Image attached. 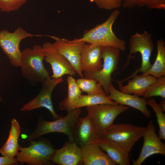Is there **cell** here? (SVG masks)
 Returning <instances> with one entry per match:
<instances>
[{
  "label": "cell",
  "mask_w": 165,
  "mask_h": 165,
  "mask_svg": "<svg viewBox=\"0 0 165 165\" xmlns=\"http://www.w3.org/2000/svg\"><path fill=\"white\" fill-rule=\"evenodd\" d=\"M44 54L42 46L34 45L32 48H26L21 51L20 66L23 77L31 84L42 83L50 79L43 63Z\"/></svg>",
  "instance_id": "1"
},
{
  "label": "cell",
  "mask_w": 165,
  "mask_h": 165,
  "mask_svg": "<svg viewBox=\"0 0 165 165\" xmlns=\"http://www.w3.org/2000/svg\"><path fill=\"white\" fill-rule=\"evenodd\" d=\"M120 13V11L118 9H115L105 21L89 30L85 31L81 38L74 40L104 46H113L124 51L126 48L125 41L118 38L112 29L113 25Z\"/></svg>",
  "instance_id": "2"
},
{
  "label": "cell",
  "mask_w": 165,
  "mask_h": 165,
  "mask_svg": "<svg viewBox=\"0 0 165 165\" xmlns=\"http://www.w3.org/2000/svg\"><path fill=\"white\" fill-rule=\"evenodd\" d=\"M129 45V53L127 56L125 63L118 73L129 64L131 59H134L135 57L133 54H134L135 55L138 53H140L141 56V66L139 68H137L130 76L122 80H116V82L119 84H123L124 82L132 78L139 72H141V74H145L152 65L150 58L154 48V43L151 33L146 31H144L142 33L136 32L130 35Z\"/></svg>",
  "instance_id": "3"
},
{
  "label": "cell",
  "mask_w": 165,
  "mask_h": 165,
  "mask_svg": "<svg viewBox=\"0 0 165 165\" xmlns=\"http://www.w3.org/2000/svg\"><path fill=\"white\" fill-rule=\"evenodd\" d=\"M80 108H76L67 113L65 116L53 121H48L41 119H39L35 130L27 137L29 142L45 134L59 132L66 134L69 140L73 141L72 134L75 123L80 117Z\"/></svg>",
  "instance_id": "4"
},
{
  "label": "cell",
  "mask_w": 165,
  "mask_h": 165,
  "mask_svg": "<svg viewBox=\"0 0 165 165\" xmlns=\"http://www.w3.org/2000/svg\"><path fill=\"white\" fill-rule=\"evenodd\" d=\"M146 127L130 123L113 124L100 138L114 141L129 153L134 144L142 137Z\"/></svg>",
  "instance_id": "5"
},
{
  "label": "cell",
  "mask_w": 165,
  "mask_h": 165,
  "mask_svg": "<svg viewBox=\"0 0 165 165\" xmlns=\"http://www.w3.org/2000/svg\"><path fill=\"white\" fill-rule=\"evenodd\" d=\"M27 147L20 146L16 156L18 162L31 165H50V159L55 151L49 140L32 141Z\"/></svg>",
  "instance_id": "6"
},
{
  "label": "cell",
  "mask_w": 165,
  "mask_h": 165,
  "mask_svg": "<svg viewBox=\"0 0 165 165\" xmlns=\"http://www.w3.org/2000/svg\"><path fill=\"white\" fill-rule=\"evenodd\" d=\"M121 51L116 47L104 46L102 55L103 63L101 69L90 73H84L85 78L97 81L102 86L107 96L109 95L108 87L113 80L112 75L118 68Z\"/></svg>",
  "instance_id": "7"
},
{
  "label": "cell",
  "mask_w": 165,
  "mask_h": 165,
  "mask_svg": "<svg viewBox=\"0 0 165 165\" xmlns=\"http://www.w3.org/2000/svg\"><path fill=\"white\" fill-rule=\"evenodd\" d=\"M100 138L114 124L116 117L127 111L128 106L118 104H101L86 107Z\"/></svg>",
  "instance_id": "8"
},
{
  "label": "cell",
  "mask_w": 165,
  "mask_h": 165,
  "mask_svg": "<svg viewBox=\"0 0 165 165\" xmlns=\"http://www.w3.org/2000/svg\"><path fill=\"white\" fill-rule=\"evenodd\" d=\"M35 36L20 27L12 32L6 29L0 31V47L13 66L16 68L20 66L21 55L20 45L21 41Z\"/></svg>",
  "instance_id": "9"
},
{
  "label": "cell",
  "mask_w": 165,
  "mask_h": 165,
  "mask_svg": "<svg viewBox=\"0 0 165 165\" xmlns=\"http://www.w3.org/2000/svg\"><path fill=\"white\" fill-rule=\"evenodd\" d=\"M63 81V77L51 78L42 82V88L38 95L33 99L24 105L20 109L21 112L29 111L41 108H44L51 113L54 120L62 116L55 111L51 100L53 91L59 84Z\"/></svg>",
  "instance_id": "10"
},
{
  "label": "cell",
  "mask_w": 165,
  "mask_h": 165,
  "mask_svg": "<svg viewBox=\"0 0 165 165\" xmlns=\"http://www.w3.org/2000/svg\"><path fill=\"white\" fill-rule=\"evenodd\" d=\"M48 36L54 40L53 43L57 50L68 60L76 73L81 78H84L81 69L80 55L82 48L85 43L61 38L54 35Z\"/></svg>",
  "instance_id": "11"
},
{
  "label": "cell",
  "mask_w": 165,
  "mask_h": 165,
  "mask_svg": "<svg viewBox=\"0 0 165 165\" xmlns=\"http://www.w3.org/2000/svg\"><path fill=\"white\" fill-rule=\"evenodd\" d=\"M44 54V61L50 64L53 74L51 78H57L68 75L75 76L76 72L68 60L49 42L42 46Z\"/></svg>",
  "instance_id": "12"
},
{
  "label": "cell",
  "mask_w": 165,
  "mask_h": 165,
  "mask_svg": "<svg viewBox=\"0 0 165 165\" xmlns=\"http://www.w3.org/2000/svg\"><path fill=\"white\" fill-rule=\"evenodd\" d=\"M142 137L144 141L138 159L133 161V165H140L145 160L156 154L165 155V144L157 135L152 120L148 123Z\"/></svg>",
  "instance_id": "13"
},
{
  "label": "cell",
  "mask_w": 165,
  "mask_h": 165,
  "mask_svg": "<svg viewBox=\"0 0 165 165\" xmlns=\"http://www.w3.org/2000/svg\"><path fill=\"white\" fill-rule=\"evenodd\" d=\"M72 137L73 141L81 148L97 142L100 137L94 122L88 114L85 117L78 118L74 127Z\"/></svg>",
  "instance_id": "14"
},
{
  "label": "cell",
  "mask_w": 165,
  "mask_h": 165,
  "mask_svg": "<svg viewBox=\"0 0 165 165\" xmlns=\"http://www.w3.org/2000/svg\"><path fill=\"white\" fill-rule=\"evenodd\" d=\"M50 160L59 165H83L81 147L69 140L65 141L61 148L55 150Z\"/></svg>",
  "instance_id": "15"
},
{
  "label": "cell",
  "mask_w": 165,
  "mask_h": 165,
  "mask_svg": "<svg viewBox=\"0 0 165 165\" xmlns=\"http://www.w3.org/2000/svg\"><path fill=\"white\" fill-rule=\"evenodd\" d=\"M108 98L118 104L130 106L140 112L147 118L151 117V112L147 108V100L136 94L131 95L120 91L112 83L108 88Z\"/></svg>",
  "instance_id": "16"
},
{
  "label": "cell",
  "mask_w": 165,
  "mask_h": 165,
  "mask_svg": "<svg viewBox=\"0 0 165 165\" xmlns=\"http://www.w3.org/2000/svg\"><path fill=\"white\" fill-rule=\"evenodd\" d=\"M104 46L85 43L80 55L81 69L84 73L99 71L102 67V55Z\"/></svg>",
  "instance_id": "17"
},
{
  "label": "cell",
  "mask_w": 165,
  "mask_h": 165,
  "mask_svg": "<svg viewBox=\"0 0 165 165\" xmlns=\"http://www.w3.org/2000/svg\"><path fill=\"white\" fill-rule=\"evenodd\" d=\"M84 165H116V164L100 148L97 142L81 148Z\"/></svg>",
  "instance_id": "18"
},
{
  "label": "cell",
  "mask_w": 165,
  "mask_h": 165,
  "mask_svg": "<svg viewBox=\"0 0 165 165\" xmlns=\"http://www.w3.org/2000/svg\"><path fill=\"white\" fill-rule=\"evenodd\" d=\"M97 142L101 148L106 152L108 156L116 164L131 165L129 153L116 142L110 140L100 138Z\"/></svg>",
  "instance_id": "19"
},
{
  "label": "cell",
  "mask_w": 165,
  "mask_h": 165,
  "mask_svg": "<svg viewBox=\"0 0 165 165\" xmlns=\"http://www.w3.org/2000/svg\"><path fill=\"white\" fill-rule=\"evenodd\" d=\"M131 80L129 79L127 85H118L122 92L127 94H134L138 96H143L148 86L154 82L157 78L151 75L145 76L136 75Z\"/></svg>",
  "instance_id": "20"
},
{
  "label": "cell",
  "mask_w": 165,
  "mask_h": 165,
  "mask_svg": "<svg viewBox=\"0 0 165 165\" xmlns=\"http://www.w3.org/2000/svg\"><path fill=\"white\" fill-rule=\"evenodd\" d=\"M20 132L18 122L15 118L13 119L8 139L0 149V153L3 156L11 158L16 156L20 147L18 140Z\"/></svg>",
  "instance_id": "21"
},
{
  "label": "cell",
  "mask_w": 165,
  "mask_h": 165,
  "mask_svg": "<svg viewBox=\"0 0 165 165\" xmlns=\"http://www.w3.org/2000/svg\"><path fill=\"white\" fill-rule=\"evenodd\" d=\"M68 94L67 97L58 104L59 109L69 112L75 109V106L82 91L77 85L72 76L69 75L67 79Z\"/></svg>",
  "instance_id": "22"
},
{
  "label": "cell",
  "mask_w": 165,
  "mask_h": 165,
  "mask_svg": "<svg viewBox=\"0 0 165 165\" xmlns=\"http://www.w3.org/2000/svg\"><path fill=\"white\" fill-rule=\"evenodd\" d=\"M157 54L155 60L151 67L145 74L140 75H151L158 78L165 76V42L162 39L156 42Z\"/></svg>",
  "instance_id": "23"
},
{
  "label": "cell",
  "mask_w": 165,
  "mask_h": 165,
  "mask_svg": "<svg viewBox=\"0 0 165 165\" xmlns=\"http://www.w3.org/2000/svg\"><path fill=\"white\" fill-rule=\"evenodd\" d=\"M101 104L116 105L118 104L109 99L105 92L100 93L81 95L79 98L74 108Z\"/></svg>",
  "instance_id": "24"
},
{
  "label": "cell",
  "mask_w": 165,
  "mask_h": 165,
  "mask_svg": "<svg viewBox=\"0 0 165 165\" xmlns=\"http://www.w3.org/2000/svg\"><path fill=\"white\" fill-rule=\"evenodd\" d=\"M122 2L124 9L146 7L149 9L165 10V0H122Z\"/></svg>",
  "instance_id": "25"
},
{
  "label": "cell",
  "mask_w": 165,
  "mask_h": 165,
  "mask_svg": "<svg viewBox=\"0 0 165 165\" xmlns=\"http://www.w3.org/2000/svg\"><path fill=\"white\" fill-rule=\"evenodd\" d=\"M147 105L153 109L157 117L159 127L158 137L160 139H165V114L164 110L156 101L154 98L147 100Z\"/></svg>",
  "instance_id": "26"
},
{
  "label": "cell",
  "mask_w": 165,
  "mask_h": 165,
  "mask_svg": "<svg viewBox=\"0 0 165 165\" xmlns=\"http://www.w3.org/2000/svg\"><path fill=\"white\" fill-rule=\"evenodd\" d=\"M144 98L148 99L155 96H160L165 98V76L157 79L154 83L148 87L143 95Z\"/></svg>",
  "instance_id": "27"
},
{
  "label": "cell",
  "mask_w": 165,
  "mask_h": 165,
  "mask_svg": "<svg viewBox=\"0 0 165 165\" xmlns=\"http://www.w3.org/2000/svg\"><path fill=\"white\" fill-rule=\"evenodd\" d=\"M76 81L82 91L86 93L87 94L100 93L104 92L101 85L94 79L82 78L77 79Z\"/></svg>",
  "instance_id": "28"
},
{
  "label": "cell",
  "mask_w": 165,
  "mask_h": 165,
  "mask_svg": "<svg viewBox=\"0 0 165 165\" xmlns=\"http://www.w3.org/2000/svg\"><path fill=\"white\" fill-rule=\"evenodd\" d=\"M27 0H0V11L9 13L19 10Z\"/></svg>",
  "instance_id": "29"
},
{
  "label": "cell",
  "mask_w": 165,
  "mask_h": 165,
  "mask_svg": "<svg viewBox=\"0 0 165 165\" xmlns=\"http://www.w3.org/2000/svg\"><path fill=\"white\" fill-rule=\"evenodd\" d=\"M100 9L106 10L118 9L122 5V0H93Z\"/></svg>",
  "instance_id": "30"
},
{
  "label": "cell",
  "mask_w": 165,
  "mask_h": 165,
  "mask_svg": "<svg viewBox=\"0 0 165 165\" xmlns=\"http://www.w3.org/2000/svg\"><path fill=\"white\" fill-rule=\"evenodd\" d=\"M18 164L16 158L0 156V165H15Z\"/></svg>",
  "instance_id": "31"
},
{
  "label": "cell",
  "mask_w": 165,
  "mask_h": 165,
  "mask_svg": "<svg viewBox=\"0 0 165 165\" xmlns=\"http://www.w3.org/2000/svg\"><path fill=\"white\" fill-rule=\"evenodd\" d=\"M160 105L163 109L164 111H165V99L164 98L161 100L159 104Z\"/></svg>",
  "instance_id": "32"
},
{
  "label": "cell",
  "mask_w": 165,
  "mask_h": 165,
  "mask_svg": "<svg viewBox=\"0 0 165 165\" xmlns=\"http://www.w3.org/2000/svg\"><path fill=\"white\" fill-rule=\"evenodd\" d=\"M2 101V99L1 97L0 96V102Z\"/></svg>",
  "instance_id": "33"
},
{
  "label": "cell",
  "mask_w": 165,
  "mask_h": 165,
  "mask_svg": "<svg viewBox=\"0 0 165 165\" xmlns=\"http://www.w3.org/2000/svg\"></svg>",
  "instance_id": "34"
}]
</instances>
